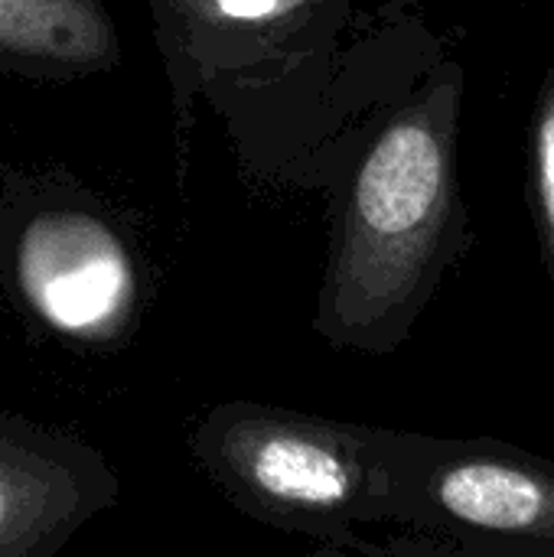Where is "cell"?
Instances as JSON below:
<instances>
[{
	"instance_id": "obj_1",
	"label": "cell",
	"mask_w": 554,
	"mask_h": 557,
	"mask_svg": "<svg viewBox=\"0 0 554 557\" xmlns=\"http://www.w3.org/2000/svg\"><path fill=\"white\" fill-rule=\"evenodd\" d=\"M392 428L258 401L216 405L189 434L193 460L238 512L320 545H356V529L392 522Z\"/></svg>"
},
{
	"instance_id": "obj_2",
	"label": "cell",
	"mask_w": 554,
	"mask_h": 557,
	"mask_svg": "<svg viewBox=\"0 0 554 557\" xmlns=\"http://www.w3.org/2000/svg\"><path fill=\"white\" fill-rule=\"evenodd\" d=\"M0 277L23 317L69 346H118L137 317V271L121 235L56 193L0 202Z\"/></svg>"
},
{
	"instance_id": "obj_3",
	"label": "cell",
	"mask_w": 554,
	"mask_h": 557,
	"mask_svg": "<svg viewBox=\"0 0 554 557\" xmlns=\"http://www.w3.org/2000/svg\"><path fill=\"white\" fill-rule=\"evenodd\" d=\"M392 522L554 557V463L496 441L395 431Z\"/></svg>"
},
{
	"instance_id": "obj_4",
	"label": "cell",
	"mask_w": 554,
	"mask_h": 557,
	"mask_svg": "<svg viewBox=\"0 0 554 557\" xmlns=\"http://www.w3.org/2000/svg\"><path fill=\"white\" fill-rule=\"evenodd\" d=\"M121 483L82 437L0 411V557H56Z\"/></svg>"
},
{
	"instance_id": "obj_5",
	"label": "cell",
	"mask_w": 554,
	"mask_h": 557,
	"mask_svg": "<svg viewBox=\"0 0 554 557\" xmlns=\"http://www.w3.org/2000/svg\"><path fill=\"white\" fill-rule=\"evenodd\" d=\"M114 52L98 0H0V72L72 78Z\"/></svg>"
},
{
	"instance_id": "obj_6",
	"label": "cell",
	"mask_w": 554,
	"mask_h": 557,
	"mask_svg": "<svg viewBox=\"0 0 554 557\" xmlns=\"http://www.w3.org/2000/svg\"><path fill=\"white\" fill-rule=\"evenodd\" d=\"M389 557H545L490 545V542H467V539H444L405 529L402 535H392V542L379 545Z\"/></svg>"
},
{
	"instance_id": "obj_7",
	"label": "cell",
	"mask_w": 554,
	"mask_h": 557,
	"mask_svg": "<svg viewBox=\"0 0 554 557\" xmlns=\"http://www.w3.org/2000/svg\"><path fill=\"white\" fill-rule=\"evenodd\" d=\"M307 557H389L379 545L369 542H356V545H317Z\"/></svg>"
},
{
	"instance_id": "obj_8",
	"label": "cell",
	"mask_w": 554,
	"mask_h": 557,
	"mask_svg": "<svg viewBox=\"0 0 554 557\" xmlns=\"http://www.w3.org/2000/svg\"><path fill=\"white\" fill-rule=\"evenodd\" d=\"M219 7L232 16H261L274 7V0H219Z\"/></svg>"
}]
</instances>
